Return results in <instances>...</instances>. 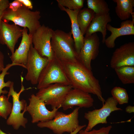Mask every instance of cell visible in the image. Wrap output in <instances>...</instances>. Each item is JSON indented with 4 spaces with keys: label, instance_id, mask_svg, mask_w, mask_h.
<instances>
[{
    "label": "cell",
    "instance_id": "23",
    "mask_svg": "<svg viewBox=\"0 0 134 134\" xmlns=\"http://www.w3.org/2000/svg\"><path fill=\"white\" fill-rule=\"evenodd\" d=\"M88 8L93 10L96 14L109 13L110 9L104 0H87Z\"/></svg>",
    "mask_w": 134,
    "mask_h": 134
},
{
    "label": "cell",
    "instance_id": "7",
    "mask_svg": "<svg viewBox=\"0 0 134 134\" xmlns=\"http://www.w3.org/2000/svg\"><path fill=\"white\" fill-rule=\"evenodd\" d=\"M72 88L71 85L53 84L39 89L35 95L43 100L46 105H50L52 109L59 108L67 95Z\"/></svg>",
    "mask_w": 134,
    "mask_h": 134
},
{
    "label": "cell",
    "instance_id": "34",
    "mask_svg": "<svg viewBox=\"0 0 134 134\" xmlns=\"http://www.w3.org/2000/svg\"><path fill=\"white\" fill-rule=\"evenodd\" d=\"M126 111L128 113H131L134 112V106L129 105L125 108Z\"/></svg>",
    "mask_w": 134,
    "mask_h": 134
},
{
    "label": "cell",
    "instance_id": "3",
    "mask_svg": "<svg viewBox=\"0 0 134 134\" xmlns=\"http://www.w3.org/2000/svg\"><path fill=\"white\" fill-rule=\"evenodd\" d=\"M70 31L66 33L57 29L54 31L51 44L54 55L60 60L73 61L78 60Z\"/></svg>",
    "mask_w": 134,
    "mask_h": 134
},
{
    "label": "cell",
    "instance_id": "16",
    "mask_svg": "<svg viewBox=\"0 0 134 134\" xmlns=\"http://www.w3.org/2000/svg\"><path fill=\"white\" fill-rule=\"evenodd\" d=\"M28 29L23 28L22 39L18 48L10 58L12 63L19 65L26 69L28 53L32 44V35L28 33Z\"/></svg>",
    "mask_w": 134,
    "mask_h": 134
},
{
    "label": "cell",
    "instance_id": "27",
    "mask_svg": "<svg viewBox=\"0 0 134 134\" xmlns=\"http://www.w3.org/2000/svg\"><path fill=\"white\" fill-rule=\"evenodd\" d=\"M58 5L72 10H80L83 7L84 0H57Z\"/></svg>",
    "mask_w": 134,
    "mask_h": 134
},
{
    "label": "cell",
    "instance_id": "13",
    "mask_svg": "<svg viewBox=\"0 0 134 134\" xmlns=\"http://www.w3.org/2000/svg\"><path fill=\"white\" fill-rule=\"evenodd\" d=\"M110 66L114 69L123 66H134V42L125 43L116 48L112 56Z\"/></svg>",
    "mask_w": 134,
    "mask_h": 134
},
{
    "label": "cell",
    "instance_id": "11",
    "mask_svg": "<svg viewBox=\"0 0 134 134\" xmlns=\"http://www.w3.org/2000/svg\"><path fill=\"white\" fill-rule=\"evenodd\" d=\"M29 103L26 107L27 111L31 116L33 123L43 122L52 119L59 108L48 110L42 100L32 94L29 99Z\"/></svg>",
    "mask_w": 134,
    "mask_h": 134
},
{
    "label": "cell",
    "instance_id": "30",
    "mask_svg": "<svg viewBox=\"0 0 134 134\" xmlns=\"http://www.w3.org/2000/svg\"><path fill=\"white\" fill-rule=\"evenodd\" d=\"M8 0H0V10L4 11L8 8L10 3Z\"/></svg>",
    "mask_w": 134,
    "mask_h": 134
},
{
    "label": "cell",
    "instance_id": "1",
    "mask_svg": "<svg viewBox=\"0 0 134 134\" xmlns=\"http://www.w3.org/2000/svg\"><path fill=\"white\" fill-rule=\"evenodd\" d=\"M60 60L72 88L96 95L103 105L105 101L102 96L99 81L92 70L79 60L73 61Z\"/></svg>",
    "mask_w": 134,
    "mask_h": 134
},
{
    "label": "cell",
    "instance_id": "26",
    "mask_svg": "<svg viewBox=\"0 0 134 134\" xmlns=\"http://www.w3.org/2000/svg\"><path fill=\"white\" fill-rule=\"evenodd\" d=\"M15 66H20L19 65L13 63L8 64L6 65L0 74V96L1 94L4 95L8 93L7 91L5 90H3L2 89L5 87H9L12 82L8 80L5 82L4 81V78L6 75L9 73L7 72L8 70L10 67Z\"/></svg>",
    "mask_w": 134,
    "mask_h": 134
},
{
    "label": "cell",
    "instance_id": "24",
    "mask_svg": "<svg viewBox=\"0 0 134 134\" xmlns=\"http://www.w3.org/2000/svg\"><path fill=\"white\" fill-rule=\"evenodd\" d=\"M111 93L113 97L120 104L128 102L129 97L126 90L119 87H114L111 91Z\"/></svg>",
    "mask_w": 134,
    "mask_h": 134
},
{
    "label": "cell",
    "instance_id": "4",
    "mask_svg": "<svg viewBox=\"0 0 134 134\" xmlns=\"http://www.w3.org/2000/svg\"><path fill=\"white\" fill-rule=\"evenodd\" d=\"M79 107H76L71 113L66 114L58 111L52 120L37 123L40 128H47L56 134L69 133L74 131L79 125L78 119Z\"/></svg>",
    "mask_w": 134,
    "mask_h": 134
},
{
    "label": "cell",
    "instance_id": "12",
    "mask_svg": "<svg viewBox=\"0 0 134 134\" xmlns=\"http://www.w3.org/2000/svg\"><path fill=\"white\" fill-rule=\"evenodd\" d=\"M100 41L96 33L85 36L84 43L78 56V60L89 69L92 70L91 62L95 59L99 52Z\"/></svg>",
    "mask_w": 134,
    "mask_h": 134
},
{
    "label": "cell",
    "instance_id": "25",
    "mask_svg": "<svg viewBox=\"0 0 134 134\" xmlns=\"http://www.w3.org/2000/svg\"><path fill=\"white\" fill-rule=\"evenodd\" d=\"M9 98L4 94L0 96V116L5 119L10 115L12 104L9 101Z\"/></svg>",
    "mask_w": 134,
    "mask_h": 134
},
{
    "label": "cell",
    "instance_id": "10",
    "mask_svg": "<svg viewBox=\"0 0 134 134\" xmlns=\"http://www.w3.org/2000/svg\"><path fill=\"white\" fill-rule=\"evenodd\" d=\"M49 61L47 58L40 56L32 44L25 65L27 70L25 76L26 80L32 85L37 84L41 73Z\"/></svg>",
    "mask_w": 134,
    "mask_h": 134
},
{
    "label": "cell",
    "instance_id": "36",
    "mask_svg": "<svg viewBox=\"0 0 134 134\" xmlns=\"http://www.w3.org/2000/svg\"><path fill=\"white\" fill-rule=\"evenodd\" d=\"M0 134H6L4 132H3L0 129ZM8 134H11L9 133Z\"/></svg>",
    "mask_w": 134,
    "mask_h": 134
},
{
    "label": "cell",
    "instance_id": "8",
    "mask_svg": "<svg viewBox=\"0 0 134 134\" xmlns=\"http://www.w3.org/2000/svg\"><path fill=\"white\" fill-rule=\"evenodd\" d=\"M101 108L89 111L85 113L84 117L88 121L85 131L92 130L96 126L99 124H106L107 117L112 112L122 109L117 106L118 102L112 97H108Z\"/></svg>",
    "mask_w": 134,
    "mask_h": 134
},
{
    "label": "cell",
    "instance_id": "19",
    "mask_svg": "<svg viewBox=\"0 0 134 134\" xmlns=\"http://www.w3.org/2000/svg\"><path fill=\"white\" fill-rule=\"evenodd\" d=\"M111 21L109 13L95 15L86 31L85 36L91 35L92 34L100 32L102 35V42L104 43L106 35V26L108 23Z\"/></svg>",
    "mask_w": 134,
    "mask_h": 134
},
{
    "label": "cell",
    "instance_id": "20",
    "mask_svg": "<svg viewBox=\"0 0 134 134\" xmlns=\"http://www.w3.org/2000/svg\"><path fill=\"white\" fill-rule=\"evenodd\" d=\"M116 3V13L119 18L123 21L128 20L131 15L134 20V0H113Z\"/></svg>",
    "mask_w": 134,
    "mask_h": 134
},
{
    "label": "cell",
    "instance_id": "37",
    "mask_svg": "<svg viewBox=\"0 0 134 134\" xmlns=\"http://www.w3.org/2000/svg\"></svg>",
    "mask_w": 134,
    "mask_h": 134
},
{
    "label": "cell",
    "instance_id": "31",
    "mask_svg": "<svg viewBox=\"0 0 134 134\" xmlns=\"http://www.w3.org/2000/svg\"><path fill=\"white\" fill-rule=\"evenodd\" d=\"M25 6L30 10H32L33 5L31 1L30 0H19Z\"/></svg>",
    "mask_w": 134,
    "mask_h": 134
},
{
    "label": "cell",
    "instance_id": "33",
    "mask_svg": "<svg viewBox=\"0 0 134 134\" xmlns=\"http://www.w3.org/2000/svg\"><path fill=\"white\" fill-rule=\"evenodd\" d=\"M86 125H79L77 128L74 131L70 133V134H77L83 128L86 127Z\"/></svg>",
    "mask_w": 134,
    "mask_h": 134
},
{
    "label": "cell",
    "instance_id": "6",
    "mask_svg": "<svg viewBox=\"0 0 134 134\" xmlns=\"http://www.w3.org/2000/svg\"><path fill=\"white\" fill-rule=\"evenodd\" d=\"M21 87L20 91L17 93L14 90V83L12 82L9 87L7 97L9 98L11 96L12 98V105L11 112L7 120L6 123L8 125L11 126L15 130L19 129L20 126L24 128H26V125L28 122L27 119L24 117V114L27 106L26 101L24 100H20L21 94L25 90L24 87L23 85V78L21 76Z\"/></svg>",
    "mask_w": 134,
    "mask_h": 134
},
{
    "label": "cell",
    "instance_id": "29",
    "mask_svg": "<svg viewBox=\"0 0 134 134\" xmlns=\"http://www.w3.org/2000/svg\"><path fill=\"white\" fill-rule=\"evenodd\" d=\"M23 5L19 0H15L10 3L9 8L13 11L16 10Z\"/></svg>",
    "mask_w": 134,
    "mask_h": 134
},
{
    "label": "cell",
    "instance_id": "21",
    "mask_svg": "<svg viewBox=\"0 0 134 134\" xmlns=\"http://www.w3.org/2000/svg\"><path fill=\"white\" fill-rule=\"evenodd\" d=\"M95 15L92 10L86 8L80 9L78 12L77 20L80 30L83 35Z\"/></svg>",
    "mask_w": 134,
    "mask_h": 134
},
{
    "label": "cell",
    "instance_id": "15",
    "mask_svg": "<svg viewBox=\"0 0 134 134\" xmlns=\"http://www.w3.org/2000/svg\"><path fill=\"white\" fill-rule=\"evenodd\" d=\"M94 101L90 94L78 89L72 88L67 95L61 107L64 110L72 108L74 106L88 108L93 106Z\"/></svg>",
    "mask_w": 134,
    "mask_h": 134
},
{
    "label": "cell",
    "instance_id": "18",
    "mask_svg": "<svg viewBox=\"0 0 134 134\" xmlns=\"http://www.w3.org/2000/svg\"><path fill=\"white\" fill-rule=\"evenodd\" d=\"M58 5L62 10L67 13L71 23V31L74 41V48L78 56L83 44L84 38L77 20V16L80 10H72L60 5Z\"/></svg>",
    "mask_w": 134,
    "mask_h": 134
},
{
    "label": "cell",
    "instance_id": "2",
    "mask_svg": "<svg viewBox=\"0 0 134 134\" xmlns=\"http://www.w3.org/2000/svg\"><path fill=\"white\" fill-rule=\"evenodd\" d=\"M41 17L39 11H32L23 4L15 11L7 8L4 11L2 20L6 23L11 21L16 25L27 28L29 34L32 35L41 26L39 21Z\"/></svg>",
    "mask_w": 134,
    "mask_h": 134
},
{
    "label": "cell",
    "instance_id": "38",
    "mask_svg": "<svg viewBox=\"0 0 134 134\" xmlns=\"http://www.w3.org/2000/svg\"></svg>",
    "mask_w": 134,
    "mask_h": 134
},
{
    "label": "cell",
    "instance_id": "35",
    "mask_svg": "<svg viewBox=\"0 0 134 134\" xmlns=\"http://www.w3.org/2000/svg\"><path fill=\"white\" fill-rule=\"evenodd\" d=\"M4 11H2L0 10V27L1 24V21L3 16Z\"/></svg>",
    "mask_w": 134,
    "mask_h": 134
},
{
    "label": "cell",
    "instance_id": "22",
    "mask_svg": "<svg viewBox=\"0 0 134 134\" xmlns=\"http://www.w3.org/2000/svg\"><path fill=\"white\" fill-rule=\"evenodd\" d=\"M114 69L123 84H126L134 83V66H123Z\"/></svg>",
    "mask_w": 134,
    "mask_h": 134
},
{
    "label": "cell",
    "instance_id": "14",
    "mask_svg": "<svg viewBox=\"0 0 134 134\" xmlns=\"http://www.w3.org/2000/svg\"><path fill=\"white\" fill-rule=\"evenodd\" d=\"M23 29L14 24H10L1 20L0 27V43L5 45L11 54L15 51L16 44L22 37Z\"/></svg>",
    "mask_w": 134,
    "mask_h": 134
},
{
    "label": "cell",
    "instance_id": "17",
    "mask_svg": "<svg viewBox=\"0 0 134 134\" xmlns=\"http://www.w3.org/2000/svg\"><path fill=\"white\" fill-rule=\"evenodd\" d=\"M134 21L127 20L122 22L120 27L116 28L108 24L107 30L110 32L111 35L106 39L104 43L108 48H112L115 46V41L118 37L122 36L134 35Z\"/></svg>",
    "mask_w": 134,
    "mask_h": 134
},
{
    "label": "cell",
    "instance_id": "5",
    "mask_svg": "<svg viewBox=\"0 0 134 134\" xmlns=\"http://www.w3.org/2000/svg\"><path fill=\"white\" fill-rule=\"evenodd\" d=\"M55 83L70 85L60 61L54 56L41 73L37 88L39 90Z\"/></svg>",
    "mask_w": 134,
    "mask_h": 134
},
{
    "label": "cell",
    "instance_id": "32",
    "mask_svg": "<svg viewBox=\"0 0 134 134\" xmlns=\"http://www.w3.org/2000/svg\"><path fill=\"white\" fill-rule=\"evenodd\" d=\"M4 54L0 50V73L5 67L4 65Z\"/></svg>",
    "mask_w": 134,
    "mask_h": 134
},
{
    "label": "cell",
    "instance_id": "28",
    "mask_svg": "<svg viewBox=\"0 0 134 134\" xmlns=\"http://www.w3.org/2000/svg\"><path fill=\"white\" fill-rule=\"evenodd\" d=\"M112 128L111 125L103 127L98 130L93 129L87 131L82 129L78 132L79 134H109V132Z\"/></svg>",
    "mask_w": 134,
    "mask_h": 134
},
{
    "label": "cell",
    "instance_id": "9",
    "mask_svg": "<svg viewBox=\"0 0 134 134\" xmlns=\"http://www.w3.org/2000/svg\"><path fill=\"white\" fill-rule=\"evenodd\" d=\"M54 30L43 24L38 28L32 35V42L34 48L42 57L52 59L54 55L51 41Z\"/></svg>",
    "mask_w": 134,
    "mask_h": 134
}]
</instances>
